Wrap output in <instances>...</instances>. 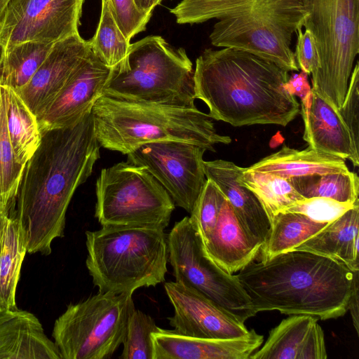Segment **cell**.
<instances>
[{
  "mask_svg": "<svg viewBox=\"0 0 359 359\" xmlns=\"http://www.w3.org/2000/svg\"><path fill=\"white\" fill-rule=\"evenodd\" d=\"M90 50V41L83 39L79 33L54 43L30 81L16 92L36 118L55 99Z\"/></svg>",
  "mask_w": 359,
  "mask_h": 359,
  "instance_id": "16",
  "label": "cell"
},
{
  "mask_svg": "<svg viewBox=\"0 0 359 359\" xmlns=\"http://www.w3.org/2000/svg\"><path fill=\"white\" fill-rule=\"evenodd\" d=\"M91 114L100 147L123 154L159 141L184 142L210 151L218 143L231 142L229 136L218 134L209 115L196 107L129 102L102 95Z\"/></svg>",
  "mask_w": 359,
  "mask_h": 359,
  "instance_id": "5",
  "label": "cell"
},
{
  "mask_svg": "<svg viewBox=\"0 0 359 359\" xmlns=\"http://www.w3.org/2000/svg\"><path fill=\"white\" fill-rule=\"evenodd\" d=\"M203 244L208 256L219 268L231 274L254 262L262 247V243L247 235L226 197L216 224Z\"/></svg>",
  "mask_w": 359,
  "mask_h": 359,
  "instance_id": "21",
  "label": "cell"
},
{
  "mask_svg": "<svg viewBox=\"0 0 359 359\" xmlns=\"http://www.w3.org/2000/svg\"><path fill=\"white\" fill-rule=\"evenodd\" d=\"M304 198L323 197L341 203L358 200L359 179L355 172H337L289 178Z\"/></svg>",
  "mask_w": 359,
  "mask_h": 359,
  "instance_id": "30",
  "label": "cell"
},
{
  "mask_svg": "<svg viewBox=\"0 0 359 359\" xmlns=\"http://www.w3.org/2000/svg\"><path fill=\"white\" fill-rule=\"evenodd\" d=\"M0 359H61L53 341L32 313L0 311Z\"/></svg>",
  "mask_w": 359,
  "mask_h": 359,
  "instance_id": "20",
  "label": "cell"
},
{
  "mask_svg": "<svg viewBox=\"0 0 359 359\" xmlns=\"http://www.w3.org/2000/svg\"><path fill=\"white\" fill-rule=\"evenodd\" d=\"M103 95L118 100L195 107L193 65L183 48L162 36L130 44L126 57L111 69Z\"/></svg>",
  "mask_w": 359,
  "mask_h": 359,
  "instance_id": "7",
  "label": "cell"
},
{
  "mask_svg": "<svg viewBox=\"0 0 359 359\" xmlns=\"http://www.w3.org/2000/svg\"><path fill=\"white\" fill-rule=\"evenodd\" d=\"M308 122L304 124L303 139L318 151L349 159L359 165V152L353 145L349 130L338 111L313 90Z\"/></svg>",
  "mask_w": 359,
  "mask_h": 359,
  "instance_id": "22",
  "label": "cell"
},
{
  "mask_svg": "<svg viewBox=\"0 0 359 359\" xmlns=\"http://www.w3.org/2000/svg\"><path fill=\"white\" fill-rule=\"evenodd\" d=\"M359 203H341L328 198H304L285 208L283 212H299L320 222H330Z\"/></svg>",
  "mask_w": 359,
  "mask_h": 359,
  "instance_id": "35",
  "label": "cell"
},
{
  "mask_svg": "<svg viewBox=\"0 0 359 359\" xmlns=\"http://www.w3.org/2000/svg\"><path fill=\"white\" fill-rule=\"evenodd\" d=\"M111 71V68L90 50L55 99L36 118L40 130L69 127L90 114L103 95Z\"/></svg>",
  "mask_w": 359,
  "mask_h": 359,
  "instance_id": "15",
  "label": "cell"
},
{
  "mask_svg": "<svg viewBox=\"0 0 359 359\" xmlns=\"http://www.w3.org/2000/svg\"><path fill=\"white\" fill-rule=\"evenodd\" d=\"M89 274L99 292L133 294L165 280L168 262L163 229L102 226L86 232Z\"/></svg>",
  "mask_w": 359,
  "mask_h": 359,
  "instance_id": "6",
  "label": "cell"
},
{
  "mask_svg": "<svg viewBox=\"0 0 359 359\" xmlns=\"http://www.w3.org/2000/svg\"><path fill=\"white\" fill-rule=\"evenodd\" d=\"M317 318L304 314L283 319L250 359H325L324 332Z\"/></svg>",
  "mask_w": 359,
  "mask_h": 359,
  "instance_id": "18",
  "label": "cell"
},
{
  "mask_svg": "<svg viewBox=\"0 0 359 359\" xmlns=\"http://www.w3.org/2000/svg\"><path fill=\"white\" fill-rule=\"evenodd\" d=\"M338 113L347 126L353 145L359 144V64L355 63L349 79L348 89Z\"/></svg>",
  "mask_w": 359,
  "mask_h": 359,
  "instance_id": "37",
  "label": "cell"
},
{
  "mask_svg": "<svg viewBox=\"0 0 359 359\" xmlns=\"http://www.w3.org/2000/svg\"><path fill=\"white\" fill-rule=\"evenodd\" d=\"M153 359H248L263 344L254 330L241 337L210 339L158 329L151 334Z\"/></svg>",
  "mask_w": 359,
  "mask_h": 359,
  "instance_id": "17",
  "label": "cell"
},
{
  "mask_svg": "<svg viewBox=\"0 0 359 359\" xmlns=\"http://www.w3.org/2000/svg\"><path fill=\"white\" fill-rule=\"evenodd\" d=\"M167 241L175 282L199 291L243 323L255 316L236 275L226 273L208 256L189 217L175 223Z\"/></svg>",
  "mask_w": 359,
  "mask_h": 359,
  "instance_id": "11",
  "label": "cell"
},
{
  "mask_svg": "<svg viewBox=\"0 0 359 359\" xmlns=\"http://www.w3.org/2000/svg\"><path fill=\"white\" fill-rule=\"evenodd\" d=\"M27 252L14 214L9 215L0 243V311L17 309L16 288Z\"/></svg>",
  "mask_w": 359,
  "mask_h": 359,
  "instance_id": "28",
  "label": "cell"
},
{
  "mask_svg": "<svg viewBox=\"0 0 359 359\" xmlns=\"http://www.w3.org/2000/svg\"><path fill=\"white\" fill-rule=\"evenodd\" d=\"M8 216L9 215L0 207V243Z\"/></svg>",
  "mask_w": 359,
  "mask_h": 359,
  "instance_id": "42",
  "label": "cell"
},
{
  "mask_svg": "<svg viewBox=\"0 0 359 359\" xmlns=\"http://www.w3.org/2000/svg\"><path fill=\"white\" fill-rule=\"evenodd\" d=\"M54 43L27 41L0 52V86L18 92L30 81Z\"/></svg>",
  "mask_w": 359,
  "mask_h": 359,
  "instance_id": "26",
  "label": "cell"
},
{
  "mask_svg": "<svg viewBox=\"0 0 359 359\" xmlns=\"http://www.w3.org/2000/svg\"><path fill=\"white\" fill-rule=\"evenodd\" d=\"M135 306L133 294L99 292L70 304L55 322L61 359H109L123 344Z\"/></svg>",
  "mask_w": 359,
  "mask_h": 359,
  "instance_id": "10",
  "label": "cell"
},
{
  "mask_svg": "<svg viewBox=\"0 0 359 359\" xmlns=\"http://www.w3.org/2000/svg\"><path fill=\"white\" fill-rule=\"evenodd\" d=\"M237 181L252 191L265 209L270 222L285 208L303 200L287 178L242 168Z\"/></svg>",
  "mask_w": 359,
  "mask_h": 359,
  "instance_id": "29",
  "label": "cell"
},
{
  "mask_svg": "<svg viewBox=\"0 0 359 359\" xmlns=\"http://www.w3.org/2000/svg\"><path fill=\"white\" fill-rule=\"evenodd\" d=\"M201 146L180 141L143 144L127 154V161L144 167L165 188L175 205L189 214L207 180Z\"/></svg>",
  "mask_w": 359,
  "mask_h": 359,
  "instance_id": "12",
  "label": "cell"
},
{
  "mask_svg": "<svg viewBox=\"0 0 359 359\" xmlns=\"http://www.w3.org/2000/svg\"><path fill=\"white\" fill-rule=\"evenodd\" d=\"M249 170L269 172L284 178L346 172L345 159L318 151L309 147L298 150L283 145L276 153L269 155L248 168Z\"/></svg>",
  "mask_w": 359,
  "mask_h": 359,
  "instance_id": "24",
  "label": "cell"
},
{
  "mask_svg": "<svg viewBox=\"0 0 359 359\" xmlns=\"http://www.w3.org/2000/svg\"><path fill=\"white\" fill-rule=\"evenodd\" d=\"M297 39L294 52L295 60L299 69L311 74L314 72L318 65V56L315 39L308 29L302 28L298 29Z\"/></svg>",
  "mask_w": 359,
  "mask_h": 359,
  "instance_id": "38",
  "label": "cell"
},
{
  "mask_svg": "<svg viewBox=\"0 0 359 359\" xmlns=\"http://www.w3.org/2000/svg\"><path fill=\"white\" fill-rule=\"evenodd\" d=\"M174 308L168 318L175 332L190 337L232 339L249 332L243 322L199 291L177 282L164 285Z\"/></svg>",
  "mask_w": 359,
  "mask_h": 359,
  "instance_id": "14",
  "label": "cell"
},
{
  "mask_svg": "<svg viewBox=\"0 0 359 359\" xmlns=\"http://www.w3.org/2000/svg\"><path fill=\"white\" fill-rule=\"evenodd\" d=\"M89 41L93 53L111 69L123 61L128 54L130 41L117 25L109 0H102L99 24Z\"/></svg>",
  "mask_w": 359,
  "mask_h": 359,
  "instance_id": "31",
  "label": "cell"
},
{
  "mask_svg": "<svg viewBox=\"0 0 359 359\" xmlns=\"http://www.w3.org/2000/svg\"><path fill=\"white\" fill-rule=\"evenodd\" d=\"M95 217L102 226L164 230L175 205L165 188L143 166L122 161L101 170Z\"/></svg>",
  "mask_w": 359,
  "mask_h": 359,
  "instance_id": "9",
  "label": "cell"
},
{
  "mask_svg": "<svg viewBox=\"0 0 359 359\" xmlns=\"http://www.w3.org/2000/svg\"><path fill=\"white\" fill-rule=\"evenodd\" d=\"M170 12L180 25L217 20L209 36L215 47L249 52L287 72L299 69L291 44L303 28L306 0H182Z\"/></svg>",
  "mask_w": 359,
  "mask_h": 359,
  "instance_id": "4",
  "label": "cell"
},
{
  "mask_svg": "<svg viewBox=\"0 0 359 359\" xmlns=\"http://www.w3.org/2000/svg\"><path fill=\"white\" fill-rule=\"evenodd\" d=\"M358 272L359 271L354 272L353 289L348 303V310L350 311L352 321L358 335L359 334Z\"/></svg>",
  "mask_w": 359,
  "mask_h": 359,
  "instance_id": "40",
  "label": "cell"
},
{
  "mask_svg": "<svg viewBox=\"0 0 359 359\" xmlns=\"http://www.w3.org/2000/svg\"><path fill=\"white\" fill-rule=\"evenodd\" d=\"M328 223L313 220L299 212L278 213L271 220L269 231L261 247L260 260L294 250Z\"/></svg>",
  "mask_w": 359,
  "mask_h": 359,
  "instance_id": "25",
  "label": "cell"
},
{
  "mask_svg": "<svg viewBox=\"0 0 359 359\" xmlns=\"http://www.w3.org/2000/svg\"><path fill=\"white\" fill-rule=\"evenodd\" d=\"M203 168L206 178L212 180L223 193L247 235L262 245L271 222L254 193L237 181V175L242 168L222 159L203 161Z\"/></svg>",
  "mask_w": 359,
  "mask_h": 359,
  "instance_id": "19",
  "label": "cell"
},
{
  "mask_svg": "<svg viewBox=\"0 0 359 359\" xmlns=\"http://www.w3.org/2000/svg\"><path fill=\"white\" fill-rule=\"evenodd\" d=\"M41 133L23 170L14 215L27 252L48 255L53 240L64 235L69 204L92 174L100 145L91 113L74 126Z\"/></svg>",
  "mask_w": 359,
  "mask_h": 359,
  "instance_id": "1",
  "label": "cell"
},
{
  "mask_svg": "<svg viewBox=\"0 0 359 359\" xmlns=\"http://www.w3.org/2000/svg\"><path fill=\"white\" fill-rule=\"evenodd\" d=\"M5 98L7 126L18 162L25 166L38 148L41 133L36 116L13 89L1 86Z\"/></svg>",
  "mask_w": 359,
  "mask_h": 359,
  "instance_id": "27",
  "label": "cell"
},
{
  "mask_svg": "<svg viewBox=\"0 0 359 359\" xmlns=\"http://www.w3.org/2000/svg\"><path fill=\"white\" fill-rule=\"evenodd\" d=\"M163 0H134L138 10L142 13L152 14L154 9L159 5Z\"/></svg>",
  "mask_w": 359,
  "mask_h": 359,
  "instance_id": "41",
  "label": "cell"
},
{
  "mask_svg": "<svg viewBox=\"0 0 359 359\" xmlns=\"http://www.w3.org/2000/svg\"><path fill=\"white\" fill-rule=\"evenodd\" d=\"M111 12L120 29L130 39L146 29L151 15L138 10L134 0H109Z\"/></svg>",
  "mask_w": 359,
  "mask_h": 359,
  "instance_id": "36",
  "label": "cell"
},
{
  "mask_svg": "<svg viewBox=\"0 0 359 359\" xmlns=\"http://www.w3.org/2000/svg\"><path fill=\"white\" fill-rule=\"evenodd\" d=\"M287 71L249 52L231 48L205 49L194 70L196 99L211 118L233 126H286L300 112L285 88Z\"/></svg>",
  "mask_w": 359,
  "mask_h": 359,
  "instance_id": "2",
  "label": "cell"
},
{
  "mask_svg": "<svg viewBox=\"0 0 359 359\" xmlns=\"http://www.w3.org/2000/svg\"><path fill=\"white\" fill-rule=\"evenodd\" d=\"M225 196L218 187L207 179L190 213V221L203 243L212 231Z\"/></svg>",
  "mask_w": 359,
  "mask_h": 359,
  "instance_id": "34",
  "label": "cell"
},
{
  "mask_svg": "<svg viewBox=\"0 0 359 359\" xmlns=\"http://www.w3.org/2000/svg\"><path fill=\"white\" fill-rule=\"evenodd\" d=\"M11 0H0V20Z\"/></svg>",
  "mask_w": 359,
  "mask_h": 359,
  "instance_id": "43",
  "label": "cell"
},
{
  "mask_svg": "<svg viewBox=\"0 0 359 359\" xmlns=\"http://www.w3.org/2000/svg\"><path fill=\"white\" fill-rule=\"evenodd\" d=\"M149 315L134 309L130 314L121 359H153L151 334L158 330Z\"/></svg>",
  "mask_w": 359,
  "mask_h": 359,
  "instance_id": "33",
  "label": "cell"
},
{
  "mask_svg": "<svg viewBox=\"0 0 359 359\" xmlns=\"http://www.w3.org/2000/svg\"><path fill=\"white\" fill-rule=\"evenodd\" d=\"M239 282L255 312L278 311L325 320L348 310L354 272L333 259L305 250H291L238 271Z\"/></svg>",
  "mask_w": 359,
  "mask_h": 359,
  "instance_id": "3",
  "label": "cell"
},
{
  "mask_svg": "<svg viewBox=\"0 0 359 359\" xmlns=\"http://www.w3.org/2000/svg\"><path fill=\"white\" fill-rule=\"evenodd\" d=\"M24 168L18 162L13 149L4 94L0 86V207L8 215L17 196Z\"/></svg>",
  "mask_w": 359,
  "mask_h": 359,
  "instance_id": "32",
  "label": "cell"
},
{
  "mask_svg": "<svg viewBox=\"0 0 359 359\" xmlns=\"http://www.w3.org/2000/svg\"><path fill=\"white\" fill-rule=\"evenodd\" d=\"M359 203L330 222L294 250H305L337 260L351 271H359Z\"/></svg>",
  "mask_w": 359,
  "mask_h": 359,
  "instance_id": "23",
  "label": "cell"
},
{
  "mask_svg": "<svg viewBox=\"0 0 359 359\" xmlns=\"http://www.w3.org/2000/svg\"><path fill=\"white\" fill-rule=\"evenodd\" d=\"M308 76L306 72L301 71L299 74H294L289 77L285 83L286 90L293 96H297L301 100L304 98L311 92V88L308 81Z\"/></svg>",
  "mask_w": 359,
  "mask_h": 359,
  "instance_id": "39",
  "label": "cell"
},
{
  "mask_svg": "<svg viewBox=\"0 0 359 359\" xmlns=\"http://www.w3.org/2000/svg\"><path fill=\"white\" fill-rule=\"evenodd\" d=\"M303 27L312 33L318 65L312 88L338 111L359 53V0H306Z\"/></svg>",
  "mask_w": 359,
  "mask_h": 359,
  "instance_id": "8",
  "label": "cell"
},
{
  "mask_svg": "<svg viewBox=\"0 0 359 359\" xmlns=\"http://www.w3.org/2000/svg\"><path fill=\"white\" fill-rule=\"evenodd\" d=\"M85 0H11L0 20V52L27 41L54 43L79 33Z\"/></svg>",
  "mask_w": 359,
  "mask_h": 359,
  "instance_id": "13",
  "label": "cell"
}]
</instances>
